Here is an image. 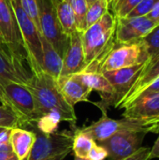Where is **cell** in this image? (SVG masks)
I'll return each mask as SVG.
<instances>
[{
	"label": "cell",
	"instance_id": "obj_1",
	"mask_svg": "<svg viewBox=\"0 0 159 160\" xmlns=\"http://www.w3.org/2000/svg\"><path fill=\"white\" fill-rule=\"evenodd\" d=\"M26 86L34 98L37 122L42 117L54 115L60 121L75 124L77 118L74 108L64 98L57 80L44 71L32 73Z\"/></svg>",
	"mask_w": 159,
	"mask_h": 160
},
{
	"label": "cell",
	"instance_id": "obj_2",
	"mask_svg": "<svg viewBox=\"0 0 159 160\" xmlns=\"http://www.w3.org/2000/svg\"><path fill=\"white\" fill-rule=\"evenodd\" d=\"M116 17L108 11L98 22L82 32V42L86 68L84 71L98 72L106 55L116 45Z\"/></svg>",
	"mask_w": 159,
	"mask_h": 160
},
{
	"label": "cell",
	"instance_id": "obj_3",
	"mask_svg": "<svg viewBox=\"0 0 159 160\" xmlns=\"http://www.w3.org/2000/svg\"><path fill=\"white\" fill-rule=\"evenodd\" d=\"M76 131L84 133L90 136L96 142H102L115 133L123 131L135 132H158L159 123L145 122L123 117L120 120L112 119L107 115V112H102V116L89 126L75 128Z\"/></svg>",
	"mask_w": 159,
	"mask_h": 160
},
{
	"label": "cell",
	"instance_id": "obj_4",
	"mask_svg": "<svg viewBox=\"0 0 159 160\" xmlns=\"http://www.w3.org/2000/svg\"><path fill=\"white\" fill-rule=\"evenodd\" d=\"M20 33L23 41L26 60L32 73L42 71V47L40 35L36 24L23 10L21 0H10Z\"/></svg>",
	"mask_w": 159,
	"mask_h": 160
},
{
	"label": "cell",
	"instance_id": "obj_5",
	"mask_svg": "<svg viewBox=\"0 0 159 160\" xmlns=\"http://www.w3.org/2000/svg\"><path fill=\"white\" fill-rule=\"evenodd\" d=\"M0 85L3 93L2 105L10 108L19 116L22 128L34 125L37 122L35 101L27 86L6 80L0 82Z\"/></svg>",
	"mask_w": 159,
	"mask_h": 160
},
{
	"label": "cell",
	"instance_id": "obj_6",
	"mask_svg": "<svg viewBox=\"0 0 159 160\" xmlns=\"http://www.w3.org/2000/svg\"><path fill=\"white\" fill-rule=\"evenodd\" d=\"M36 134V140L25 160H42L63 154H69L72 150L74 133L68 131L42 132L36 128H29Z\"/></svg>",
	"mask_w": 159,
	"mask_h": 160
},
{
	"label": "cell",
	"instance_id": "obj_7",
	"mask_svg": "<svg viewBox=\"0 0 159 160\" xmlns=\"http://www.w3.org/2000/svg\"><path fill=\"white\" fill-rule=\"evenodd\" d=\"M56 0H37L41 34L63 58L68 44L56 14Z\"/></svg>",
	"mask_w": 159,
	"mask_h": 160
},
{
	"label": "cell",
	"instance_id": "obj_8",
	"mask_svg": "<svg viewBox=\"0 0 159 160\" xmlns=\"http://www.w3.org/2000/svg\"><path fill=\"white\" fill-rule=\"evenodd\" d=\"M0 44L15 55L26 59L23 41L10 0H0Z\"/></svg>",
	"mask_w": 159,
	"mask_h": 160
},
{
	"label": "cell",
	"instance_id": "obj_9",
	"mask_svg": "<svg viewBox=\"0 0 159 160\" xmlns=\"http://www.w3.org/2000/svg\"><path fill=\"white\" fill-rule=\"evenodd\" d=\"M145 135L143 132L123 131L97 143L105 148L109 160H121L133 155L142 147Z\"/></svg>",
	"mask_w": 159,
	"mask_h": 160
},
{
	"label": "cell",
	"instance_id": "obj_10",
	"mask_svg": "<svg viewBox=\"0 0 159 160\" xmlns=\"http://www.w3.org/2000/svg\"><path fill=\"white\" fill-rule=\"evenodd\" d=\"M144 66L145 62H142L128 68L101 72L108 79L113 89V94L111 98L109 107L113 106L115 108H119L120 104L139 78Z\"/></svg>",
	"mask_w": 159,
	"mask_h": 160
},
{
	"label": "cell",
	"instance_id": "obj_11",
	"mask_svg": "<svg viewBox=\"0 0 159 160\" xmlns=\"http://www.w3.org/2000/svg\"><path fill=\"white\" fill-rule=\"evenodd\" d=\"M157 24L147 16L116 18L115 43H136L146 37Z\"/></svg>",
	"mask_w": 159,
	"mask_h": 160
},
{
	"label": "cell",
	"instance_id": "obj_12",
	"mask_svg": "<svg viewBox=\"0 0 159 160\" xmlns=\"http://www.w3.org/2000/svg\"><path fill=\"white\" fill-rule=\"evenodd\" d=\"M123 109L125 118L159 123V93H141Z\"/></svg>",
	"mask_w": 159,
	"mask_h": 160
},
{
	"label": "cell",
	"instance_id": "obj_13",
	"mask_svg": "<svg viewBox=\"0 0 159 160\" xmlns=\"http://www.w3.org/2000/svg\"><path fill=\"white\" fill-rule=\"evenodd\" d=\"M142 63V48L139 42L116 44L101 62L98 72L115 70Z\"/></svg>",
	"mask_w": 159,
	"mask_h": 160
},
{
	"label": "cell",
	"instance_id": "obj_14",
	"mask_svg": "<svg viewBox=\"0 0 159 160\" xmlns=\"http://www.w3.org/2000/svg\"><path fill=\"white\" fill-rule=\"evenodd\" d=\"M24 61L26 59L15 55L0 44V82L6 80L28 85L32 72L27 69Z\"/></svg>",
	"mask_w": 159,
	"mask_h": 160
},
{
	"label": "cell",
	"instance_id": "obj_15",
	"mask_svg": "<svg viewBox=\"0 0 159 160\" xmlns=\"http://www.w3.org/2000/svg\"><path fill=\"white\" fill-rule=\"evenodd\" d=\"M85 68L82 32L76 31L68 36V44L63 55V66L59 78L82 72Z\"/></svg>",
	"mask_w": 159,
	"mask_h": 160
},
{
	"label": "cell",
	"instance_id": "obj_16",
	"mask_svg": "<svg viewBox=\"0 0 159 160\" xmlns=\"http://www.w3.org/2000/svg\"><path fill=\"white\" fill-rule=\"evenodd\" d=\"M57 82L64 98L71 107L74 108L79 102H89V96L93 91L83 83L78 74L58 78Z\"/></svg>",
	"mask_w": 159,
	"mask_h": 160
},
{
	"label": "cell",
	"instance_id": "obj_17",
	"mask_svg": "<svg viewBox=\"0 0 159 160\" xmlns=\"http://www.w3.org/2000/svg\"><path fill=\"white\" fill-rule=\"evenodd\" d=\"M81 80L85 83L92 91H97L100 95V101L94 102L102 112H107L111 98L113 94L112 86L111 85L108 79L101 72L94 71H82L77 73Z\"/></svg>",
	"mask_w": 159,
	"mask_h": 160
},
{
	"label": "cell",
	"instance_id": "obj_18",
	"mask_svg": "<svg viewBox=\"0 0 159 160\" xmlns=\"http://www.w3.org/2000/svg\"><path fill=\"white\" fill-rule=\"evenodd\" d=\"M145 66L141 72L139 78L120 104L119 108H124L126 104L131 101L142 90H143L147 85H149L153 81H155L157 77H159V53L155 57L144 61Z\"/></svg>",
	"mask_w": 159,
	"mask_h": 160
},
{
	"label": "cell",
	"instance_id": "obj_19",
	"mask_svg": "<svg viewBox=\"0 0 159 160\" xmlns=\"http://www.w3.org/2000/svg\"><path fill=\"white\" fill-rule=\"evenodd\" d=\"M36 140V134L31 129L15 128L9 132V141L12 150L19 160L27 158Z\"/></svg>",
	"mask_w": 159,
	"mask_h": 160
},
{
	"label": "cell",
	"instance_id": "obj_20",
	"mask_svg": "<svg viewBox=\"0 0 159 160\" xmlns=\"http://www.w3.org/2000/svg\"><path fill=\"white\" fill-rule=\"evenodd\" d=\"M40 40L42 47V71L58 80L62 70L63 58L42 34L40 35Z\"/></svg>",
	"mask_w": 159,
	"mask_h": 160
},
{
	"label": "cell",
	"instance_id": "obj_21",
	"mask_svg": "<svg viewBox=\"0 0 159 160\" xmlns=\"http://www.w3.org/2000/svg\"><path fill=\"white\" fill-rule=\"evenodd\" d=\"M56 14L62 29L67 37L77 31L75 18L69 0L56 2Z\"/></svg>",
	"mask_w": 159,
	"mask_h": 160
},
{
	"label": "cell",
	"instance_id": "obj_22",
	"mask_svg": "<svg viewBox=\"0 0 159 160\" xmlns=\"http://www.w3.org/2000/svg\"><path fill=\"white\" fill-rule=\"evenodd\" d=\"M142 48V62L155 57L159 53V24L146 37L139 41Z\"/></svg>",
	"mask_w": 159,
	"mask_h": 160
},
{
	"label": "cell",
	"instance_id": "obj_23",
	"mask_svg": "<svg viewBox=\"0 0 159 160\" xmlns=\"http://www.w3.org/2000/svg\"><path fill=\"white\" fill-rule=\"evenodd\" d=\"M74 138H73V145L72 150L74 151L75 157L87 158L88 154L92 147L95 145L96 142L88 135L74 130Z\"/></svg>",
	"mask_w": 159,
	"mask_h": 160
},
{
	"label": "cell",
	"instance_id": "obj_24",
	"mask_svg": "<svg viewBox=\"0 0 159 160\" xmlns=\"http://www.w3.org/2000/svg\"><path fill=\"white\" fill-rule=\"evenodd\" d=\"M109 2L108 0H97L92 5L88 7L83 31L86 30L88 27L98 22L108 11H109Z\"/></svg>",
	"mask_w": 159,
	"mask_h": 160
},
{
	"label": "cell",
	"instance_id": "obj_25",
	"mask_svg": "<svg viewBox=\"0 0 159 160\" xmlns=\"http://www.w3.org/2000/svg\"><path fill=\"white\" fill-rule=\"evenodd\" d=\"M69 3L74 14L77 31L83 32L84 21L88 9L86 0H69Z\"/></svg>",
	"mask_w": 159,
	"mask_h": 160
},
{
	"label": "cell",
	"instance_id": "obj_26",
	"mask_svg": "<svg viewBox=\"0 0 159 160\" xmlns=\"http://www.w3.org/2000/svg\"><path fill=\"white\" fill-rule=\"evenodd\" d=\"M0 128H22V123L19 116L8 107L0 106Z\"/></svg>",
	"mask_w": 159,
	"mask_h": 160
},
{
	"label": "cell",
	"instance_id": "obj_27",
	"mask_svg": "<svg viewBox=\"0 0 159 160\" xmlns=\"http://www.w3.org/2000/svg\"><path fill=\"white\" fill-rule=\"evenodd\" d=\"M142 0H118L112 7V14L116 18H126Z\"/></svg>",
	"mask_w": 159,
	"mask_h": 160
},
{
	"label": "cell",
	"instance_id": "obj_28",
	"mask_svg": "<svg viewBox=\"0 0 159 160\" xmlns=\"http://www.w3.org/2000/svg\"><path fill=\"white\" fill-rule=\"evenodd\" d=\"M21 4H22L23 10L25 11V13L29 16V18L33 21V22L37 27L38 31L41 33L37 0H21Z\"/></svg>",
	"mask_w": 159,
	"mask_h": 160
},
{
	"label": "cell",
	"instance_id": "obj_29",
	"mask_svg": "<svg viewBox=\"0 0 159 160\" xmlns=\"http://www.w3.org/2000/svg\"><path fill=\"white\" fill-rule=\"evenodd\" d=\"M158 1L159 0H142L136 6V8L127 15V17L147 16Z\"/></svg>",
	"mask_w": 159,
	"mask_h": 160
},
{
	"label": "cell",
	"instance_id": "obj_30",
	"mask_svg": "<svg viewBox=\"0 0 159 160\" xmlns=\"http://www.w3.org/2000/svg\"><path fill=\"white\" fill-rule=\"evenodd\" d=\"M107 158H108V153L105 150V148H103L97 142L92 147L87 157L89 160H105Z\"/></svg>",
	"mask_w": 159,
	"mask_h": 160
},
{
	"label": "cell",
	"instance_id": "obj_31",
	"mask_svg": "<svg viewBox=\"0 0 159 160\" xmlns=\"http://www.w3.org/2000/svg\"><path fill=\"white\" fill-rule=\"evenodd\" d=\"M150 151H151V149L148 147H141L133 155L121 160H149Z\"/></svg>",
	"mask_w": 159,
	"mask_h": 160
},
{
	"label": "cell",
	"instance_id": "obj_32",
	"mask_svg": "<svg viewBox=\"0 0 159 160\" xmlns=\"http://www.w3.org/2000/svg\"><path fill=\"white\" fill-rule=\"evenodd\" d=\"M141 93H159V77H157L155 81H153L149 85H147L143 90H142L139 94ZM138 94V95H139ZM137 95V96H138ZM136 96V97H137ZM135 97V98H136Z\"/></svg>",
	"mask_w": 159,
	"mask_h": 160
},
{
	"label": "cell",
	"instance_id": "obj_33",
	"mask_svg": "<svg viewBox=\"0 0 159 160\" xmlns=\"http://www.w3.org/2000/svg\"><path fill=\"white\" fill-rule=\"evenodd\" d=\"M147 17L152 20L154 22H156L157 25L159 24V1L155 5L153 9L148 13Z\"/></svg>",
	"mask_w": 159,
	"mask_h": 160
},
{
	"label": "cell",
	"instance_id": "obj_34",
	"mask_svg": "<svg viewBox=\"0 0 159 160\" xmlns=\"http://www.w3.org/2000/svg\"><path fill=\"white\" fill-rule=\"evenodd\" d=\"M0 160H19L13 151H1L0 150Z\"/></svg>",
	"mask_w": 159,
	"mask_h": 160
},
{
	"label": "cell",
	"instance_id": "obj_35",
	"mask_svg": "<svg viewBox=\"0 0 159 160\" xmlns=\"http://www.w3.org/2000/svg\"><path fill=\"white\" fill-rule=\"evenodd\" d=\"M159 132V131H158ZM153 158H159V136L157 140L156 141L153 148L150 151V155H149V160L153 159Z\"/></svg>",
	"mask_w": 159,
	"mask_h": 160
},
{
	"label": "cell",
	"instance_id": "obj_36",
	"mask_svg": "<svg viewBox=\"0 0 159 160\" xmlns=\"http://www.w3.org/2000/svg\"><path fill=\"white\" fill-rule=\"evenodd\" d=\"M67 156V154H63V155H59V156H56V157H52V158H46V159L42 160H64V158Z\"/></svg>",
	"mask_w": 159,
	"mask_h": 160
},
{
	"label": "cell",
	"instance_id": "obj_37",
	"mask_svg": "<svg viewBox=\"0 0 159 160\" xmlns=\"http://www.w3.org/2000/svg\"><path fill=\"white\" fill-rule=\"evenodd\" d=\"M96 1H97V0H86V3H87V5H88V7H89L90 5H92V4L95 3Z\"/></svg>",
	"mask_w": 159,
	"mask_h": 160
},
{
	"label": "cell",
	"instance_id": "obj_38",
	"mask_svg": "<svg viewBox=\"0 0 159 160\" xmlns=\"http://www.w3.org/2000/svg\"><path fill=\"white\" fill-rule=\"evenodd\" d=\"M75 160H89V159H88V158H82L75 157Z\"/></svg>",
	"mask_w": 159,
	"mask_h": 160
},
{
	"label": "cell",
	"instance_id": "obj_39",
	"mask_svg": "<svg viewBox=\"0 0 159 160\" xmlns=\"http://www.w3.org/2000/svg\"><path fill=\"white\" fill-rule=\"evenodd\" d=\"M5 129H7V128H0V133H1L2 131H4Z\"/></svg>",
	"mask_w": 159,
	"mask_h": 160
},
{
	"label": "cell",
	"instance_id": "obj_40",
	"mask_svg": "<svg viewBox=\"0 0 159 160\" xmlns=\"http://www.w3.org/2000/svg\"><path fill=\"white\" fill-rule=\"evenodd\" d=\"M56 1H57V2H59V1H62V0H56Z\"/></svg>",
	"mask_w": 159,
	"mask_h": 160
}]
</instances>
